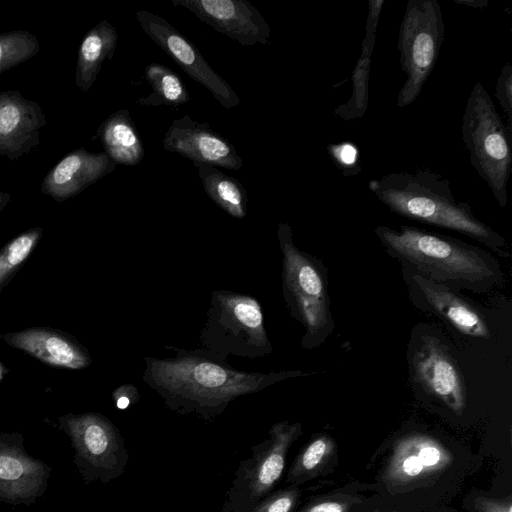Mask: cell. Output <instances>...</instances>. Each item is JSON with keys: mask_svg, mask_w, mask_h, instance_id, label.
I'll return each mask as SVG.
<instances>
[{"mask_svg": "<svg viewBox=\"0 0 512 512\" xmlns=\"http://www.w3.org/2000/svg\"><path fill=\"white\" fill-rule=\"evenodd\" d=\"M40 50L37 37L23 30L0 34V74L32 57Z\"/></svg>", "mask_w": 512, "mask_h": 512, "instance_id": "484cf974", "label": "cell"}, {"mask_svg": "<svg viewBox=\"0 0 512 512\" xmlns=\"http://www.w3.org/2000/svg\"><path fill=\"white\" fill-rule=\"evenodd\" d=\"M368 188L399 216L464 234L503 258L511 257L505 238L479 220L469 203L458 201L449 180L435 171L389 173L370 180Z\"/></svg>", "mask_w": 512, "mask_h": 512, "instance_id": "3957f363", "label": "cell"}, {"mask_svg": "<svg viewBox=\"0 0 512 512\" xmlns=\"http://www.w3.org/2000/svg\"><path fill=\"white\" fill-rule=\"evenodd\" d=\"M461 131L471 165L497 204L505 208L512 171V134L480 81L475 83L468 96Z\"/></svg>", "mask_w": 512, "mask_h": 512, "instance_id": "5b68a950", "label": "cell"}, {"mask_svg": "<svg viewBox=\"0 0 512 512\" xmlns=\"http://www.w3.org/2000/svg\"><path fill=\"white\" fill-rule=\"evenodd\" d=\"M46 123L39 104L18 91L0 92V155L15 160L31 152Z\"/></svg>", "mask_w": 512, "mask_h": 512, "instance_id": "2e32d148", "label": "cell"}, {"mask_svg": "<svg viewBox=\"0 0 512 512\" xmlns=\"http://www.w3.org/2000/svg\"><path fill=\"white\" fill-rule=\"evenodd\" d=\"M454 2L472 8H485L488 4L486 0H454Z\"/></svg>", "mask_w": 512, "mask_h": 512, "instance_id": "836d02e7", "label": "cell"}, {"mask_svg": "<svg viewBox=\"0 0 512 512\" xmlns=\"http://www.w3.org/2000/svg\"><path fill=\"white\" fill-rule=\"evenodd\" d=\"M163 148L189 158L194 163L239 170L243 160L233 145L207 123L190 115L172 121L163 138Z\"/></svg>", "mask_w": 512, "mask_h": 512, "instance_id": "9a60e30c", "label": "cell"}, {"mask_svg": "<svg viewBox=\"0 0 512 512\" xmlns=\"http://www.w3.org/2000/svg\"><path fill=\"white\" fill-rule=\"evenodd\" d=\"M175 356H146L143 381L179 414H194L212 420L239 397L303 375L301 371L247 372L237 370L202 348L187 350L165 345Z\"/></svg>", "mask_w": 512, "mask_h": 512, "instance_id": "6da1fadb", "label": "cell"}, {"mask_svg": "<svg viewBox=\"0 0 512 512\" xmlns=\"http://www.w3.org/2000/svg\"><path fill=\"white\" fill-rule=\"evenodd\" d=\"M397 449L392 464L393 472L401 479H414L424 472L439 469L447 462L446 453L433 440L414 437Z\"/></svg>", "mask_w": 512, "mask_h": 512, "instance_id": "7402d4cb", "label": "cell"}, {"mask_svg": "<svg viewBox=\"0 0 512 512\" xmlns=\"http://www.w3.org/2000/svg\"><path fill=\"white\" fill-rule=\"evenodd\" d=\"M300 435L298 422L273 424L267 438L254 445L251 456L240 462L221 511L248 512L274 491L284 472L288 450Z\"/></svg>", "mask_w": 512, "mask_h": 512, "instance_id": "9c48e42d", "label": "cell"}, {"mask_svg": "<svg viewBox=\"0 0 512 512\" xmlns=\"http://www.w3.org/2000/svg\"><path fill=\"white\" fill-rule=\"evenodd\" d=\"M97 136L116 164L134 166L142 161L143 143L128 110L110 115L98 128Z\"/></svg>", "mask_w": 512, "mask_h": 512, "instance_id": "ffe728a7", "label": "cell"}, {"mask_svg": "<svg viewBox=\"0 0 512 512\" xmlns=\"http://www.w3.org/2000/svg\"><path fill=\"white\" fill-rule=\"evenodd\" d=\"M333 449V441L327 436H318L310 441L288 471L287 482L297 484L312 476Z\"/></svg>", "mask_w": 512, "mask_h": 512, "instance_id": "4316f807", "label": "cell"}, {"mask_svg": "<svg viewBox=\"0 0 512 512\" xmlns=\"http://www.w3.org/2000/svg\"><path fill=\"white\" fill-rule=\"evenodd\" d=\"M4 373H5V368L3 367L2 363L0 362V379L2 378Z\"/></svg>", "mask_w": 512, "mask_h": 512, "instance_id": "d590c367", "label": "cell"}, {"mask_svg": "<svg viewBox=\"0 0 512 512\" xmlns=\"http://www.w3.org/2000/svg\"><path fill=\"white\" fill-rule=\"evenodd\" d=\"M478 502L476 506L479 512H512L510 501L479 499Z\"/></svg>", "mask_w": 512, "mask_h": 512, "instance_id": "d6a6232c", "label": "cell"}, {"mask_svg": "<svg viewBox=\"0 0 512 512\" xmlns=\"http://www.w3.org/2000/svg\"><path fill=\"white\" fill-rule=\"evenodd\" d=\"M118 33L107 20L100 21L83 38L78 51L75 81L82 91H88L101 70L103 62L111 60L116 50Z\"/></svg>", "mask_w": 512, "mask_h": 512, "instance_id": "d6986e66", "label": "cell"}, {"mask_svg": "<svg viewBox=\"0 0 512 512\" xmlns=\"http://www.w3.org/2000/svg\"><path fill=\"white\" fill-rule=\"evenodd\" d=\"M495 96L506 115V127L512 134V65L503 66L495 85Z\"/></svg>", "mask_w": 512, "mask_h": 512, "instance_id": "f546056e", "label": "cell"}, {"mask_svg": "<svg viewBox=\"0 0 512 512\" xmlns=\"http://www.w3.org/2000/svg\"><path fill=\"white\" fill-rule=\"evenodd\" d=\"M202 22L243 46L267 45L271 30L260 11L247 0H172Z\"/></svg>", "mask_w": 512, "mask_h": 512, "instance_id": "5bb4252c", "label": "cell"}, {"mask_svg": "<svg viewBox=\"0 0 512 512\" xmlns=\"http://www.w3.org/2000/svg\"><path fill=\"white\" fill-rule=\"evenodd\" d=\"M445 26L437 0H409L398 32L397 49L406 80L397 106L412 104L434 69L444 40Z\"/></svg>", "mask_w": 512, "mask_h": 512, "instance_id": "52a82bcc", "label": "cell"}, {"mask_svg": "<svg viewBox=\"0 0 512 512\" xmlns=\"http://www.w3.org/2000/svg\"><path fill=\"white\" fill-rule=\"evenodd\" d=\"M51 467L30 456L20 433H0V501L31 505L42 497Z\"/></svg>", "mask_w": 512, "mask_h": 512, "instance_id": "4fadbf2b", "label": "cell"}, {"mask_svg": "<svg viewBox=\"0 0 512 512\" xmlns=\"http://www.w3.org/2000/svg\"><path fill=\"white\" fill-rule=\"evenodd\" d=\"M144 75L152 93L138 100L141 105H182L190 100L181 79L167 66L151 63L145 67Z\"/></svg>", "mask_w": 512, "mask_h": 512, "instance_id": "cb8c5ba5", "label": "cell"}, {"mask_svg": "<svg viewBox=\"0 0 512 512\" xmlns=\"http://www.w3.org/2000/svg\"><path fill=\"white\" fill-rule=\"evenodd\" d=\"M74 448V464L83 481L108 483L126 469L129 455L117 426L100 413H68L58 419Z\"/></svg>", "mask_w": 512, "mask_h": 512, "instance_id": "ba28073f", "label": "cell"}, {"mask_svg": "<svg viewBox=\"0 0 512 512\" xmlns=\"http://www.w3.org/2000/svg\"><path fill=\"white\" fill-rule=\"evenodd\" d=\"M402 274L409 298L415 307L436 315L461 334L474 338H490L484 315L458 292L408 267L402 266Z\"/></svg>", "mask_w": 512, "mask_h": 512, "instance_id": "7c38bea8", "label": "cell"}, {"mask_svg": "<svg viewBox=\"0 0 512 512\" xmlns=\"http://www.w3.org/2000/svg\"><path fill=\"white\" fill-rule=\"evenodd\" d=\"M199 341L202 349L225 361L230 356L261 358L273 350L259 301L228 290L212 292Z\"/></svg>", "mask_w": 512, "mask_h": 512, "instance_id": "8992f818", "label": "cell"}, {"mask_svg": "<svg viewBox=\"0 0 512 512\" xmlns=\"http://www.w3.org/2000/svg\"><path fill=\"white\" fill-rule=\"evenodd\" d=\"M375 234L402 266L455 292L487 293L503 279L491 253L460 239L407 225H380Z\"/></svg>", "mask_w": 512, "mask_h": 512, "instance_id": "7a4b0ae2", "label": "cell"}, {"mask_svg": "<svg viewBox=\"0 0 512 512\" xmlns=\"http://www.w3.org/2000/svg\"><path fill=\"white\" fill-rule=\"evenodd\" d=\"M412 373L417 384L450 410L461 414L467 404L461 370L448 347L437 337H420L412 355Z\"/></svg>", "mask_w": 512, "mask_h": 512, "instance_id": "8fae6325", "label": "cell"}, {"mask_svg": "<svg viewBox=\"0 0 512 512\" xmlns=\"http://www.w3.org/2000/svg\"><path fill=\"white\" fill-rule=\"evenodd\" d=\"M135 17L146 35L194 81L209 90L226 109L239 105L240 98L199 52L198 48L163 17L139 10Z\"/></svg>", "mask_w": 512, "mask_h": 512, "instance_id": "30bf717a", "label": "cell"}, {"mask_svg": "<svg viewBox=\"0 0 512 512\" xmlns=\"http://www.w3.org/2000/svg\"><path fill=\"white\" fill-rule=\"evenodd\" d=\"M9 346L45 364L80 370L90 366L88 350L72 335L49 327H32L0 335Z\"/></svg>", "mask_w": 512, "mask_h": 512, "instance_id": "e0dca14e", "label": "cell"}, {"mask_svg": "<svg viewBox=\"0 0 512 512\" xmlns=\"http://www.w3.org/2000/svg\"><path fill=\"white\" fill-rule=\"evenodd\" d=\"M328 153L345 176H354L361 171L358 148L350 142L331 144Z\"/></svg>", "mask_w": 512, "mask_h": 512, "instance_id": "f1b7e54d", "label": "cell"}, {"mask_svg": "<svg viewBox=\"0 0 512 512\" xmlns=\"http://www.w3.org/2000/svg\"><path fill=\"white\" fill-rule=\"evenodd\" d=\"M112 398L115 406L124 410L139 400L140 393L134 385L123 384L113 391Z\"/></svg>", "mask_w": 512, "mask_h": 512, "instance_id": "4dcf8cb0", "label": "cell"}, {"mask_svg": "<svg viewBox=\"0 0 512 512\" xmlns=\"http://www.w3.org/2000/svg\"><path fill=\"white\" fill-rule=\"evenodd\" d=\"M282 253V291L291 316L304 328L301 345L311 350L322 345L333 333L328 272L323 262L299 249L287 223L277 228Z\"/></svg>", "mask_w": 512, "mask_h": 512, "instance_id": "277c9868", "label": "cell"}, {"mask_svg": "<svg viewBox=\"0 0 512 512\" xmlns=\"http://www.w3.org/2000/svg\"><path fill=\"white\" fill-rule=\"evenodd\" d=\"M116 163L105 153L77 149L60 160L45 176L41 191L56 201L67 200L112 172Z\"/></svg>", "mask_w": 512, "mask_h": 512, "instance_id": "ac0fdd59", "label": "cell"}, {"mask_svg": "<svg viewBox=\"0 0 512 512\" xmlns=\"http://www.w3.org/2000/svg\"><path fill=\"white\" fill-rule=\"evenodd\" d=\"M300 492L296 486L272 491L248 512H292L297 505Z\"/></svg>", "mask_w": 512, "mask_h": 512, "instance_id": "83f0119b", "label": "cell"}, {"mask_svg": "<svg viewBox=\"0 0 512 512\" xmlns=\"http://www.w3.org/2000/svg\"><path fill=\"white\" fill-rule=\"evenodd\" d=\"M376 30L365 29L361 54L352 73V94L346 103L335 109V115L343 120L362 118L368 106V79L371 55L376 42Z\"/></svg>", "mask_w": 512, "mask_h": 512, "instance_id": "603a6c76", "label": "cell"}, {"mask_svg": "<svg viewBox=\"0 0 512 512\" xmlns=\"http://www.w3.org/2000/svg\"><path fill=\"white\" fill-rule=\"evenodd\" d=\"M206 194L226 213L236 219H243L247 212V193L234 177L225 174L218 167L194 163Z\"/></svg>", "mask_w": 512, "mask_h": 512, "instance_id": "44dd1931", "label": "cell"}, {"mask_svg": "<svg viewBox=\"0 0 512 512\" xmlns=\"http://www.w3.org/2000/svg\"><path fill=\"white\" fill-rule=\"evenodd\" d=\"M10 198L11 196L9 193L0 191V211H2L5 208V206L9 203Z\"/></svg>", "mask_w": 512, "mask_h": 512, "instance_id": "e575fe53", "label": "cell"}, {"mask_svg": "<svg viewBox=\"0 0 512 512\" xmlns=\"http://www.w3.org/2000/svg\"><path fill=\"white\" fill-rule=\"evenodd\" d=\"M347 503L341 501L327 500L308 505L301 512H347Z\"/></svg>", "mask_w": 512, "mask_h": 512, "instance_id": "1f68e13d", "label": "cell"}, {"mask_svg": "<svg viewBox=\"0 0 512 512\" xmlns=\"http://www.w3.org/2000/svg\"><path fill=\"white\" fill-rule=\"evenodd\" d=\"M41 227L31 228L0 250V292L27 261L42 237Z\"/></svg>", "mask_w": 512, "mask_h": 512, "instance_id": "d4e9b609", "label": "cell"}]
</instances>
